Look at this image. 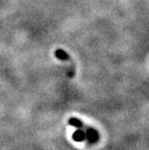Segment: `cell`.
I'll use <instances>...</instances> for the list:
<instances>
[{"mask_svg":"<svg viewBox=\"0 0 149 150\" xmlns=\"http://www.w3.org/2000/svg\"><path fill=\"white\" fill-rule=\"evenodd\" d=\"M85 139H87L89 143H95L99 139V135L97 131L93 128H87L85 132Z\"/></svg>","mask_w":149,"mask_h":150,"instance_id":"cell-1","label":"cell"},{"mask_svg":"<svg viewBox=\"0 0 149 150\" xmlns=\"http://www.w3.org/2000/svg\"><path fill=\"white\" fill-rule=\"evenodd\" d=\"M73 139H74V140H76V142H83L85 139V132L81 129L77 130L73 134Z\"/></svg>","mask_w":149,"mask_h":150,"instance_id":"cell-2","label":"cell"},{"mask_svg":"<svg viewBox=\"0 0 149 150\" xmlns=\"http://www.w3.org/2000/svg\"><path fill=\"white\" fill-rule=\"evenodd\" d=\"M69 124L72 126H75L78 129H81L83 127V124H82L81 121L80 119H77V118H71L69 120Z\"/></svg>","mask_w":149,"mask_h":150,"instance_id":"cell-3","label":"cell"},{"mask_svg":"<svg viewBox=\"0 0 149 150\" xmlns=\"http://www.w3.org/2000/svg\"><path fill=\"white\" fill-rule=\"evenodd\" d=\"M55 56L57 57L58 59L60 60H68L69 59V55L66 53L64 50H57L55 52Z\"/></svg>","mask_w":149,"mask_h":150,"instance_id":"cell-4","label":"cell"}]
</instances>
